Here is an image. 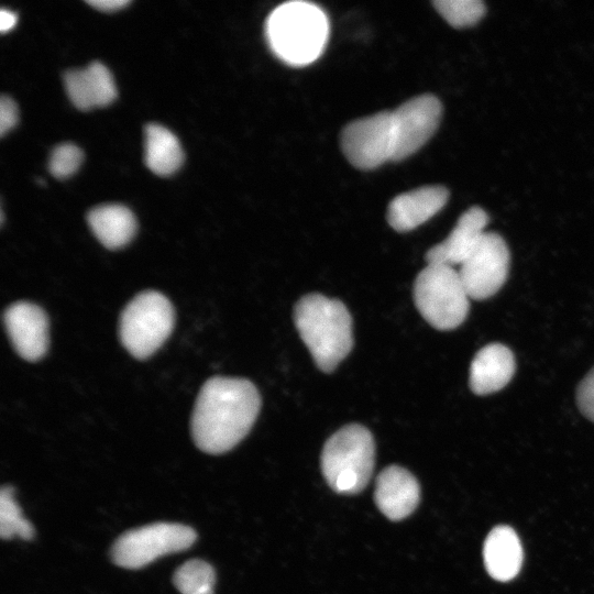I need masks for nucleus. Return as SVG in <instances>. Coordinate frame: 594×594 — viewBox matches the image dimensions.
Returning a JSON list of instances; mask_svg holds the SVG:
<instances>
[{"label": "nucleus", "mask_w": 594, "mask_h": 594, "mask_svg": "<svg viewBox=\"0 0 594 594\" xmlns=\"http://www.w3.org/2000/svg\"><path fill=\"white\" fill-rule=\"evenodd\" d=\"M261 408V395L245 378L213 376L201 387L191 416V436L204 452L221 454L251 430Z\"/></svg>", "instance_id": "f257e3e1"}, {"label": "nucleus", "mask_w": 594, "mask_h": 594, "mask_svg": "<svg viewBox=\"0 0 594 594\" xmlns=\"http://www.w3.org/2000/svg\"><path fill=\"white\" fill-rule=\"evenodd\" d=\"M294 322L322 372L334 371L353 346L351 315L338 299L316 293L302 296L295 305Z\"/></svg>", "instance_id": "f03ea898"}, {"label": "nucleus", "mask_w": 594, "mask_h": 594, "mask_svg": "<svg viewBox=\"0 0 594 594\" xmlns=\"http://www.w3.org/2000/svg\"><path fill=\"white\" fill-rule=\"evenodd\" d=\"M328 32L324 12L309 2L284 3L266 21V36L272 51L294 66L317 59L326 46Z\"/></svg>", "instance_id": "7ed1b4c3"}, {"label": "nucleus", "mask_w": 594, "mask_h": 594, "mask_svg": "<svg viewBox=\"0 0 594 594\" xmlns=\"http://www.w3.org/2000/svg\"><path fill=\"white\" fill-rule=\"evenodd\" d=\"M375 442L362 425L340 428L324 443L320 463L328 485L339 494L360 493L374 470Z\"/></svg>", "instance_id": "20e7f679"}, {"label": "nucleus", "mask_w": 594, "mask_h": 594, "mask_svg": "<svg viewBox=\"0 0 594 594\" xmlns=\"http://www.w3.org/2000/svg\"><path fill=\"white\" fill-rule=\"evenodd\" d=\"M415 305L433 328L453 330L464 322L470 310V296L454 267L428 264L414 284Z\"/></svg>", "instance_id": "39448f33"}, {"label": "nucleus", "mask_w": 594, "mask_h": 594, "mask_svg": "<svg viewBox=\"0 0 594 594\" xmlns=\"http://www.w3.org/2000/svg\"><path fill=\"white\" fill-rule=\"evenodd\" d=\"M175 321L170 301L161 293L138 294L123 309L119 321L122 345L136 359L152 355L168 338Z\"/></svg>", "instance_id": "423d86ee"}, {"label": "nucleus", "mask_w": 594, "mask_h": 594, "mask_svg": "<svg viewBox=\"0 0 594 594\" xmlns=\"http://www.w3.org/2000/svg\"><path fill=\"white\" fill-rule=\"evenodd\" d=\"M197 535L188 526L155 522L121 535L112 546V561L124 569H140L155 559L188 549Z\"/></svg>", "instance_id": "0eeeda50"}, {"label": "nucleus", "mask_w": 594, "mask_h": 594, "mask_svg": "<svg viewBox=\"0 0 594 594\" xmlns=\"http://www.w3.org/2000/svg\"><path fill=\"white\" fill-rule=\"evenodd\" d=\"M340 143L346 160L359 169H375L392 161V111H381L350 122L342 130Z\"/></svg>", "instance_id": "6e6552de"}, {"label": "nucleus", "mask_w": 594, "mask_h": 594, "mask_svg": "<svg viewBox=\"0 0 594 594\" xmlns=\"http://www.w3.org/2000/svg\"><path fill=\"white\" fill-rule=\"evenodd\" d=\"M510 263L506 241L496 232H485L472 254L458 271L470 298L494 296L505 284Z\"/></svg>", "instance_id": "1a4fd4ad"}, {"label": "nucleus", "mask_w": 594, "mask_h": 594, "mask_svg": "<svg viewBox=\"0 0 594 594\" xmlns=\"http://www.w3.org/2000/svg\"><path fill=\"white\" fill-rule=\"evenodd\" d=\"M394 132V162L416 153L437 131L442 105L430 94L420 95L392 111Z\"/></svg>", "instance_id": "9d476101"}, {"label": "nucleus", "mask_w": 594, "mask_h": 594, "mask_svg": "<svg viewBox=\"0 0 594 594\" xmlns=\"http://www.w3.org/2000/svg\"><path fill=\"white\" fill-rule=\"evenodd\" d=\"M8 337L16 353L26 361H37L48 345V321L45 312L36 305L18 301L3 314Z\"/></svg>", "instance_id": "9b49d317"}, {"label": "nucleus", "mask_w": 594, "mask_h": 594, "mask_svg": "<svg viewBox=\"0 0 594 594\" xmlns=\"http://www.w3.org/2000/svg\"><path fill=\"white\" fill-rule=\"evenodd\" d=\"M487 212L473 206L458 219L449 235L440 243L431 246L426 253L428 264L461 265L481 242L488 223Z\"/></svg>", "instance_id": "f8f14e48"}, {"label": "nucleus", "mask_w": 594, "mask_h": 594, "mask_svg": "<svg viewBox=\"0 0 594 594\" xmlns=\"http://www.w3.org/2000/svg\"><path fill=\"white\" fill-rule=\"evenodd\" d=\"M374 501L388 519L402 520L419 504V483L408 470L399 465H389L376 477Z\"/></svg>", "instance_id": "ddd939ff"}, {"label": "nucleus", "mask_w": 594, "mask_h": 594, "mask_svg": "<svg viewBox=\"0 0 594 594\" xmlns=\"http://www.w3.org/2000/svg\"><path fill=\"white\" fill-rule=\"evenodd\" d=\"M449 191L443 186H422L396 196L387 207L389 226L408 232L428 221L447 204Z\"/></svg>", "instance_id": "4468645a"}, {"label": "nucleus", "mask_w": 594, "mask_h": 594, "mask_svg": "<svg viewBox=\"0 0 594 594\" xmlns=\"http://www.w3.org/2000/svg\"><path fill=\"white\" fill-rule=\"evenodd\" d=\"M516 360L509 348L490 343L480 349L470 365L469 386L476 395L503 389L513 378Z\"/></svg>", "instance_id": "2eb2a0df"}, {"label": "nucleus", "mask_w": 594, "mask_h": 594, "mask_svg": "<svg viewBox=\"0 0 594 594\" xmlns=\"http://www.w3.org/2000/svg\"><path fill=\"white\" fill-rule=\"evenodd\" d=\"M64 84L70 101L80 110L107 106L117 95L112 75L100 62L66 72Z\"/></svg>", "instance_id": "dca6fc26"}, {"label": "nucleus", "mask_w": 594, "mask_h": 594, "mask_svg": "<svg viewBox=\"0 0 594 594\" xmlns=\"http://www.w3.org/2000/svg\"><path fill=\"white\" fill-rule=\"evenodd\" d=\"M483 558L493 579L502 582L513 580L522 563V548L515 530L505 525L494 527L484 541Z\"/></svg>", "instance_id": "f3484780"}, {"label": "nucleus", "mask_w": 594, "mask_h": 594, "mask_svg": "<svg viewBox=\"0 0 594 594\" xmlns=\"http://www.w3.org/2000/svg\"><path fill=\"white\" fill-rule=\"evenodd\" d=\"M87 221L97 239L111 250L128 244L136 231L134 215L121 205L95 207L89 211Z\"/></svg>", "instance_id": "a211bd4d"}, {"label": "nucleus", "mask_w": 594, "mask_h": 594, "mask_svg": "<svg viewBox=\"0 0 594 594\" xmlns=\"http://www.w3.org/2000/svg\"><path fill=\"white\" fill-rule=\"evenodd\" d=\"M144 161L154 174L166 176L177 170L184 160L178 139L160 124H147L144 130Z\"/></svg>", "instance_id": "6ab92c4d"}, {"label": "nucleus", "mask_w": 594, "mask_h": 594, "mask_svg": "<svg viewBox=\"0 0 594 594\" xmlns=\"http://www.w3.org/2000/svg\"><path fill=\"white\" fill-rule=\"evenodd\" d=\"M173 582L182 594H213L216 574L209 563L193 559L175 571Z\"/></svg>", "instance_id": "aec40b11"}, {"label": "nucleus", "mask_w": 594, "mask_h": 594, "mask_svg": "<svg viewBox=\"0 0 594 594\" xmlns=\"http://www.w3.org/2000/svg\"><path fill=\"white\" fill-rule=\"evenodd\" d=\"M13 488L6 485L0 491V535L2 539L19 537L31 540L34 537L32 524L24 518L14 499Z\"/></svg>", "instance_id": "412c9836"}, {"label": "nucleus", "mask_w": 594, "mask_h": 594, "mask_svg": "<svg viewBox=\"0 0 594 594\" xmlns=\"http://www.w3.org/2000/svg\"><path fill=\"white\" fill-rule=\"evenodd\" d=\"M432 4L450 25L458 29L476 24L486 12L481 0H436Z\"/></svg>", "instance_id": "4be33fe9"}, {"label": "nucleus", "mask_w": 594, "mask_h": 594, "mask_svg": "<svg viewBox=\"0 0 594 594\" xmlns=\"http://www.w3.org/2000/svg\"><path fill=\"white\" fill-rule=\"evenodd\" d=\"M82 152L70 143L57 145L51 153L48 169L56 178H66L73 175L81 164Z\"/></svg>", "instance_id": "5701e85b"}, {"label": "nucleus", "mask_w": 594, "mask_h": 594, "mask_svg": "<svg viewBox=\"0 0 594 594\" xmlns=\"http://www.w3.org/2000/svg\"><path fill=\"white\" fill-rule=\"evenodd\" d=\"M575 399L581 414L594 422V366L578 385Z\"/></svg>", "instance_id": "b1692460"}, {"label": "nucleus", "mask_w": 594, "mask_h": 594, "mask_svg": "<svg viewBox=\"0 0 594 594\" xmlns=\"http://www.w3.org/2000/svg\"><path fill=\"white\" fill-rule=\"evenodd\" d=\"M18 121V108L15 102L8 96L0 99V134L4 135Z\"/></svg>", "instance_id": "393cba45"}, {"label": "nucleus", "mask_w": 594, "mask_h": 594, "mask_svg": "<svg viewBox=\"0 0 594 594\" xmlns=\"http://www.w3.org/2000/svg\"><path fill=\"white\" fill-rule=\"evenodd\" d=\"M86 2L101 11H116L130 3L129 0H87Z\"/></svg>", "instance_id": "a878e982"}, {"label": "nucleus", "mask_w": 594, "mask_h": 594, "mask_svg": "<svg viewBox=\"0 0 594 594\" xmlns=\"http://www.w3.org/2000/svg\"><path fill=\"white\" fill-rule=\"evenodd\" d=\"M16 23V15L14 12L6 9H1L0 12V30L2 33L11 30Z\"/></svg>", "instance_id": "bb28decb"}]
</instances>
